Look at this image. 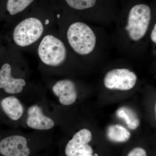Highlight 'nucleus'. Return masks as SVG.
Instances as JSON below:
<instances>
[{"mask_svg":"<svg viewBox=\"0 0 156 156\" xmlns=\"http://www.w3.org/2000/svg\"><path fill=\"white\" fill-rule=\"evenodd\" d=\"M68 41L74 51L81 55H87L95 49L96 37L90 27L83 22L71 24L67 31Z\"/></svg>","mask_w":156,"mask_h":156,"instance_id":"obj_1","label":"nucleus"},{"mask_svg":"<svg viewBox=\"0 0 156 156\" xmlns=\"http://www.w3.org/2000/svg\"><path fill=\"white\" fill-rule=\"evenodd\" d=\"M151 11L145 4H138L131 8L128 18L126 30L130 39L139 41L145 35L150 23Z\"/></svg>","mask_w":156,"mask_h":156,"instance_id":"obj_2","label":"nucleus"},{"mask_svg":"<svg viewBox=\"0 0 156 156\" xmlns=\"http://www.w3.org/2000/svg\"><path fill=\"white\" fill-rule=\"evenodd\" d=\"M38 54L43 63L48 66L56 67L65 61L66 48L61 40L52 35H48L40 43Z\"/></svg>","mask_w":156,"mask_h":156,"instance_id":"obj_3","label":"nucleus"},{"mask_svg":"<svg viewBox=\"0 0 156 156\" xmlns=\"http://www.w3.org/2000/svg\"><path fill=\"white\" fill-rule=\"evenodd\" d=\"M44 30V25L40 20L29 17L21 21L14 29L13 40L19 47H27L37 41Z\"/></svg>","mask_w":156,"mask_h":156,"instance_id":"obj_4","label":"nucleus"},{"mask_svg":"<svg viewBox=\"0 0 156 156\" xmlns=\"http://www.w3.org/2000/svg\"><path fill=\"white\" fill-rule=\"evenodd\" d=\"M137 76L128 69H115L107 72L104 79V83L107 89L126 91L134 88Z\"/></svg>","mask_w":156,"mask_h":156,"instance_id":"obj_5","label":"nucleus"},{"mask_svg":"<svg viewBox=\"0 0 156 156\" xmlns=\"http://www.w3.org/2000/svg\"><path fill=\"white\" fill-rule=\"evenodd\" d=\"M31 149L25 136L11 134L0 139V154L2 156H29Z\"/></svg>","mask_w":156,"mask_h":156,"instance_id":"obj_6","label":"nucleus"},{"mask_svg":"<svg viewBox=\"0 0 156 156\" xmlns=\"http://www.w3.org/2000/svg\"><path fill=\"white\" fill-rule=\"evenodd\" d=\"M92 134L88 129H81L73 135L65 148L66 156H80L92 154L93 150L89 145Z\"/></svg>","mask_w":156,"mask_h":156,"instance_id":"obj_7","label":"nucleus"},{"mask_svg":"<svg viewBox=\"0 0 156 156\" xmlns=\"http://www.w3.org/2000/svg\"><path fill=\"white\" fill-rule=\"evenodd\" d=\"M24 112L22 103L16 96L0 95V120L16 122L22 118Z\"/></svg>","mask_w":156,"mask_h":156,"instance_id":"obj_8","label":"nucleus"},{"mask_svg":"<svg viewBox=\"0 0 156 156\" xmlns=\"http://www.w3.org/2000/svg\"><path fill=\"white\" fill-rule=\"evenodd\" d=\"M26 85L24 79L12 76L11 65L5 63L0 68V90L8 95H14L21 93Z\"/></svg>","mask_w":156,"mask_h":156,"instance_id":"obj_9","label":"nucleus"},{"mask_svg":"<svg viewBox=\"0 0 156 156\" xmlns=\"http://www.w3.org/2000/svg\"><path fill=\"white\" fill-rule=\"evenodd\" d=\"M26 122L29 128L39 131L50 130L55 124L54 120L45 115L41 108L37 104L33 105L27 109Z\"/></svg>","mask_w":156,"mask_h":156,"instance_id":"obj_10","label":"nucleus"},{"mask_svg":"<svg viewBox=\"0 0 156 156\" xmlns=\"http://www.w3.org/2000/svg\"><path fill=\"white\" fill-rule=\"evenodd\" d=\"M54 95L58 97L62 105L68 106L75 102L77 98V92L75 84L69 80L57 81L52 87Z\"/></svg>","mask_w":156,"mask_h":156,"instance_id":"obj_11","label":"nucleus"},{"mask_svg":"<svg viewBox=\"0 0 156 156\" xmlns=\"http://www.w3.org/2000/svg\"><path fill=\"white\" fill-rule=\"evenodd\" d=\"M131 135L130 131L121 125H112L108 128V137L114 142H126L130 138Z\"/></svg>","mask_w":156,"mask_h":156,"instance_id":"obj_12","label":"nucleus"},{"mask_svg":"<svg viewBox=\"0 0 156 156\" xmlns=\"http://www.w3.org/2000/svg\"><path fill=\"white\" fill-rule=\"evenodd\" d=\"M116 115L117 116L125 121L129 129L135 130L139 126L140 121L139 118L135 112L129 108H120L117 110Z\"/></svg>","mask_w":156,"mask_h":156,"instance_id":"obj_13","label":"nucleus"},{"mask_svg":"<svg viewBox=\"0 0 156 156\" xmlns=\"http://www.w3.org/2000/svg\"><path fill=\"white\" fill-rule=\"evenodd\" d=\"M34 0H8L7 11L11 15L22 12L34 2Z\"/></svg>","mask_w":156,"mask_h":156,"instance_id":"obj_14","label":"nucleus"},{"mask_svg":"<svg viewBox=\"0 0 156 156\" xmlns=\"http://www.w3.org/2000/svg\"><path fill=\"white\" fill-rule=\"evenodd\" d=\"M70 7L78 10L90 9L96 3V0H65Z\"/></svg>","mask_w":156,"mask_h":156,"instance_id":"obj_15","label":"nucleus"},{"mask_svg":"<svg viewBox=\"0 0 156 156\" xmlns=\"http://www.w3.org/2000/svg\"><path fill=\"white\" fill-rule=\"evenodd\" d=\"M127 156H147V154L142 148L136 147L131 151Z\"/></svg>","mask_w":156,"mask_h":156,"instance_id":"obj_16","label":"nucleus"},{"mask_svg":"<svg viewBox=\"0 0 156 156\" xmlns=\"http://www.w3.org/2000/svg\"><path fill=\"white\" fill-rule=\"evenodd\" d=\"M151 38L153 43H156V24L154 26L153 29L152 31L151 35Z\"/></svg>","mask_w":156,"mask_h":156,"instance_id":"obj_17","label":"nucleus"},{"mask_svg":"<svg viewBox=\"0 0 156 156\" xmlns=\"http://www.w3.org/2000/svg\"><path fill=\"white\" fill-rule=\"evenodd\" d=\"M93 156L92 154L90 155H83V156Z\"/></svg>","mask_w":156,"mask_h":156,"instance_id":"obj_18","label":"nucleus"}]
</instances>
